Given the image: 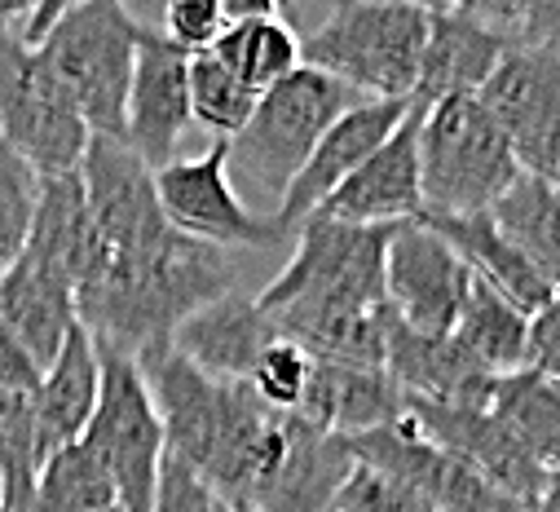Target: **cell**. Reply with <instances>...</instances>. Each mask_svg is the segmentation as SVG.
<instances>
[{
	"mask_svg": "<svg viewBox=\"0 0 560 512\" xmlns=\"http://www.w3.org/2000/svg\"><path fill=\"white\" fill-rule=\"evenodd\" d=\"M269 14H283L273 0H221V19L225 27L234 23H252V19H269Z\"/></svg>",
	"mask_w": 560,
	"mask_h": 512,
	"instance_id": "cell-41",
	"label": "cell"
},
{
	"mask_svg": "<svg viewBox=\"0 0 560 512\" xmlns=\"http://www.w3.org/2000/svg\"><path fill=\"white\" fill-rule=\"evenodd\" d=\"M137 23L119 0H71L58 27L40 40V62L75 102L89 138L124 142V102L137 62Z\"/></svg>",
	"mask_w": 560,
	"mask_h": 512,
	"instance_id": "cell-6",
	"label": "cell"
},
{
	"mask_svg": "<svg viewBox=\"0 0 560 512\" xmlns=\"http://www.w3.org/2000/svg\"><path fill=\"white\" fill-rule=\"evenodd\" d=\"M225 155H230V142H212L203 155L173 160L168 168L155 173V195H160L164 221L177 234L225 247V252L230 247H278V243H288L265 212H256L230 186Z\"/></svg>",
	"mask_w": 560,
	"mask_h": 512,
	"instance_id": "cell-9",
	"label": "cell"
},
{
	"mask_svg": "<svg viewBox=\"0 0 560 512\" xmlns=\"http://www.w3.org/2000/svg\"><path fill=\"white\" fill-rule=\"evenodd\" d=\"M419 106L410 102L406 119L393 138L314 212L345 225H406L424 217V190H419Z\"/></svg>",
	"mask_w": 560,
	"mask_h": 512,
	"instance_id": "cell-17",
	"label": "cell"
},
{
	"mask_svg": "<svg viewBox=\"0 0 560 512\" xmlns=\"http://www.w3.org/2000/svg\"><path fill=\"white\" fill-rule=\"evenodd\" d=\"M486 394H490V384H486ZM486 394L481 398H459V403H406V416L415 420V429L424 438H433L438 446H446L451 455L472 464L503 499H512L521 512H529L542 494L547 473L486 411Z\"/></svg>",
	"mask_w": 560,
	"mask_h": 512,
	"instance_id": "cell-14",
	"label": "cell"
},
{
	"mask_svg": "<svg viewBox=\"0 0 560 512\" xmlns=\"http://www.w3.org/2000/svg\"><path fill=\"white\" fill-rule=\"evenodd\" d=\"M36 199H40V177L0 138V266H10L23 252Z\"/></svg>",
	"mask_w": 560,
	"mask_h": 512,
	"instance_id": "cell-35",
	"label": "cell"
},
{
	"mask_svg": "<svg viewBox=\"0 0 560 512\" xmlns=\"http://www.w3.org/2000/svg\"><path fill=\"white\" fill-rule=\"evenodd\" d=\"M110 508H115V486L84 442L62 446L40 464L27 503V512H110Z\"/></svg>",
	"mask_w": 560,
	"mask_h": 512,
	"instance_id": "cell-30",
	"label": "cell"
},
{
	"mask_svg": "<svg viewBox=\"0 0 560 512\" xmlns=\"http://www.w3.org/2000/svg\"><path fill=\"white\" fill-rule=\"evenodd\" d=\"M23 247L45 256V261H54L75 288L93 275L102 243H97V230H93V217H89V203H84L80 173L40 182V199H36L32 230H27Z\"/></svg>",
	"mask_w": 560,
	"mask_h": 512,
	"instance_id": "cell-25",
	"label": "cell"
},
{
	"mask_svg": "<svg viewBox=\"0 0 560 512\" xmlns=\"http://www.w3.org/2000/svg\"><path fill=\"white\" fill-rule=\"evenodd\" d=\"M151 512H217L212 490L177 459H164L160 473V490H155V508Z\"/></svg>",
	"mask_w": 560,
	"mask_h": 512,
	"instance_id": "cell-39",
	"label": "cell"
},
{
	"mask_svg": "<svg viewBox=\"0 0 560 512\" xmlns=\"http://www.w3.org/2000/svg\"><path fill=\"white\" fill-rule=\"evenodd\" d=\"M358 102L366 97L301 62L288 80H278L256 97V110L243 124V133L230 138V155H225L230 186L234 190L243 186L278 203L292 177L314 155V147L323 142V133Z\"/></svg>",
	"mask_w": 560,
	"mask_h": 512,
	"instance_id": "cell-4",
	"label": "cell"
},
{
	"mask_svg": "<svg viewBox=\"0 0 560 512\" xmlns=\"http://www.w3.org/2000/svg\"><path fill=\"white\" fill-rule=\"evenodd\" d=\"M40 464L36 394H0V512H27Z\"/></svg>",
	"mask_w": 560,
	"mask_h": 512,
	"instance_id": "cell-31",
	"label": "cell"
},
{
	"mask_svg": "<svg viewBox=\"0 0 560 512\" xmlns=\"http://www.w3.org/2000/svg\"><path fill=\"white\" fill-rule=\"evenodd\" d=\"M451 340L486 371V375H512L525 366V340H529V314L516 310L508 296L472 279V292L464 301V314L451 331Z\"/></svg>",
	"mask_w": 560,
	"mask_h": 512,
	"instance_id": "cell-27",
	"label": "cell"
},
{
	"mask_svg": "<svg viewBox=\"0 0 560 512\" xmlns=\"http://www.w3.org/2000/svg\"><path fill=\"white\" fill-rule=\"evenodd\" d=\"M208 54H217L225 71L238 75L252 93H265L301 67V36L283 14H269V19L225 27Z\"/></svg>",
	"mask_w": 560,
	"mask_h": 512,
	"instance_id": "cell-29",
	"label": "cell"
},
{
	"mask_svg": "<svg viewBox=\"0 0 560 512\" xmlns=\"http://www.w3.org/2000/svg\"><path fill=\"white\" fill-rule=\"evenodd\" d=\"M0 327L45 371L58 358L62 340L80 327L75 283L54 261L23 247L10 266H0Z\"/></svg>",
	"mask_w": 560,
	"mask_h": 512,
	"instance_id": "cell-18",
	"label": "cell"
},
{
	"mask_svg": "<svg viewBox=\"0 0 560 512\" xmlns=\"http://www.w3.org/2000/svg\"><path fill=\"white\" fill-rule=\"evenodd\" d=\"M102 389V353L84 327H75L58 358L40 371V389H36V433L45 459L62 446H75L93 420Z\"/></svg>",
	"mask_w": 560,
	"mask_h": 512,
	"instance_id": "cell-23",
	"label": "cell"
},
{
	"mask_svg": "<svg viewBox=\"0 0 560 512\" xmlns=\"http://www.w3.org/2000/svg\"><path fill=\"white\" fill-rule=\"evenodd\" d=\"M225 32V19H221V0H173L164 10V36L186 49L190 58L195 54H208Z\"/></svg>",
	"mask_w": 560,
	"mask_h": 512,
	"instance_id": "cell-37",
	"label": "cell"
},
{
	"mask_svg": "<svg viewBox=\"0 0 560 512\" xmlns=\"http://www.w3.org/2000/svg\"><path fill=\"white\" fill-rule=\"evenodd\" d=\"M278 340L273 323L260 314L256 296L247 292H225L221 301L195 310L177 331H173V353H182L195 371L221 384H247L260 353Z\"/></svg>",
	"mask_w": 560,
	"mask_h": 512,
	"instance_id": "cell-19",
	"label": "cell"
},
{
	"mask_svg": "<svg viewBox=\"0 0 560 512\" xmlns=\"http://www.w3.org/2000/svg\"><path fill=\"white\" fill-rule=\"evenodd\" d=\"M384 375L397 384L406 403H459V398H481L490 375L451 340V336H419L401 327L397 318L388 323V345H384Z\"/></svg>",
	"mask_w": 560,
	"mask_h": 512,
	"instance_id": "cell-22",
	"label": "cell"
},
{
	"mask_svg": "<svg viewBox=\"0 0 560 512\" xmlns=\"http://www.w3.org/2000/svg\"><path fill=\"white\" fill-rule=\"evenodd\" d=\"M97 353H102V389H97V407L80 442L106 468L119 512H151L160 473L168 459L151 384L142 366H137V358L115 353V349H97Z\"/></svg>",
	"mask_w": 560,
	"mask_h": 512,
	"instance_id": "cell-7",
	"label": "cell"
},
{
	"mask_svg": "<svg viewBox=\"0 0 560 512\" xmlns=\"http://www.w3.org/2000/svg\"><path fill=\"white\" fill-rule=\"evenodd\" d=\"M397 225H345L310 217L296 230L288 266L256 292L273 331L301 345L314 362L380 366L388 345L384 252Z\"/></svg>",
	"mask_w": 560,
	"mask_h": 512,
	"instance_id": "cell-1",
	"label": "cell"
},
{
	"mask_svg": "<svg viewBox=\"0 0 560 512\" xmlns=\"http://www.w3.org/2000/svg\"><path fill=\"white\" fill-rule=\"evenodd\" d=\"M310 424H318L331 438H358L371 429H384L406 416V398L380 366H349V362H314L310 394L301 411Z\"/></svg>",
	"mask_w": 560,
	"mask_h": 512,
	"instance_id": "cell-21",
	"label": "cell"
},
{
	"mask_svg": "<svg viewBox=\"0 0 560 512\" xmlns=\"http://www.w3.org/2000/svg\"><path fill=\"white\" fill-rule=\"evenodd\" d=\"M345 451L353 464L393 477L397 486L429 499L438 512H521L472 464H464L459 455H451L446 446L419 433L410 416H401L384 429L345 438Z\"/></svg>",
	"mask_w": 560,
	"mask_h": 512,
	"instance_id": "cell-10",
	"label": "cell"
},
{
	"mask_svg": "<svg viewBox=\"0 0 560 512\" xmlns=\"http://www.w3.org/2000/svg\"><path fill=\"white\" fill-rule=\"evenodd\" d=\"M468 10L508 45V54H560V0H486Z\"/></svg>",
	"mask_w": 560,
	"mask_h": 512,
	"instance_id": "cell-33",
	"label": "cell"
},
{
	"mask_svg": "<svg viewBox=\"0 0 560 512\" xmlns=\"http://www.w3.org/2000/svg\"><path fill=\"white\" fill-rule=\"evenodd\" d=\"M217 512H252V508H230V503H217Z\"/></svg>",
	"mask_w": 560,
	"mask_h": 512,
	"instance_id": "cell-43",
	"label": "cell"
},
{
	"mask_svg": "<svg viewBox=\"0 0 560 512\" xmlns=\"http://www.w3.org/2000/svg\"><path fill=\"white\" fill-rule=\"evenodd\" d=\"M410 102H358L349 106L314 147V155L305 160V168L292 177V186L283 190V199L273 203L269 221L278 225L288 243L296 238V230L393 138V128L406 119Z\"/></svg>",
	"mask_w": 560,
	"mask_h": 512,
	"instance_id": "cell-15",
	"label": "cell"
},
{
	"mask_svg": "<svg viewBox=\"0 0 560 512\" xmlns=\"http://www.w3.org/2000/svg\"><path fill=\"white\" fill-rule=\"evenodd\" d=\"M336 512H438V508L429 499H419L415 490L397 486L393 477L353 464L336 494Z\"/></svg>",
	"mask_w": 560,
	"mask_h": 512,
	"instance_id": "cell-36",
	"label": "cell"
},
{
	"mask_svg": "<svg viewBox=\"0 0 560 512\" xmlns=\"http://www.w3.org/2000/svg\"><path fill=\"white\" fill-rule=\"evenodd\" d=\"M0 138L40 182L80 173L89 151V128L75 102L14 27H0Z\"/></svg>",
	"mask_w": 560,
	"mask_h": 512,
	"instance_id": "cell-8",
	"label": "cell"
},
{
	"mask_svg": "<svg viewBox=\"0 0 560 512\" xmlns=\"http://www.w3.org/2000/svg\"><path fill=\"white\" fill-rule=\"evenodd\" d=\"M477 97L508 138L521 177L560 186V54H503Z\"/></svg>",
	"mask_w": 560,
	"mask_h": 512,
	"instance_id": "cell-11",
	"label": "cell"
},
{
	"mask_svg": "<svg viewBox=\"0 0 560 512\" xmlns=\"http://www.w3.org/2000/svg\"><path fill=\"white\" fill-rule=\"evenodd\" d=\"M256 97L260 93H252L238 75H230L217 54L190 58V115L208 133H217V142H230L243 133V124L256 110Z\"/></svg>",
	"mask_w": 560,
	"mask_h": 512,
	"instance_id": "cell-32",
	"label": "cell"
},
{
	"mask_svg": "<svg viewBox=\"0 0 560 512\" xmlns=\"http://www.w3.org/2000/svg\"><path fill=\"white\" fill-rule=\"evenodd\" d=\"M490 217L521 247V256L538 270V279L556 296L560 292V186L538 182V177H521L490 208Z\"/></svg>",
	"mask_w": 560,
	"mask_h": 512,
	"instance_id": "cell-28",
	"label": "cell"
},
{
	"mask_svg": "<svg viewBox=\"0 0 560 512\" xmlns=\"http://www.w3.org/2000/svg\"><path fill=\"white\" fill-rule=\"evenodd\" d=\"M36 389H40V366L0 327V394H36Z\"/></svg>",
	"mask_w": 560,
	"mask_h": 512,
	"instance_id": "cell-40",
	"label": "cell"
},
{
	"mask_svg": "<svg viewBox=\"0 0 560 512\" xmlns=\"http://www.w3.org/2000/svg\"><path fill=\"white\" fill-rule=\"evenodd\" d=\"M468 292L472 270L438 230L424 221H406L393 230L384 252V296L401 327L419 336H451Z\"/></svg>",
	"mask_w": 560,
	"mask_h": 512,
	"instance_id": "cell-12",
	"label": "cell"
},
{
	"mask_svg": "<svg viewBox=\"0 0 560 512\" xmlns=\"http://www.w3.org/2000/svg\"><path fill=\"white\" fill-rule=\"evenodd\" d=\"M110 512H119V508H110Z\"/></svg>",
	"mask_w": 560,
	"mask_h": 512,
	"instance_id": "cell-44",
	"label": "cell"
},
{
	"mask_svg": "<svg viewBox=\"0 0 560 512\" xmlns=\"http://www.w3.org/2000/svg\"><path fill=\"white\" fill-rule=\"evenodd\" d=\"M238 288L225 247L177 234L173 225L132 252H102L75 288V318L97 349L147 358L173 345V331L203 305Z\"/></svg>",
	"mask_w": 560,
	"mask_h": 512,
	"instance_id": "cell-2",
	"label": "cell"
},
{
	"mask_svg": "<svg viewBox=\"0 0 560 512\" xmlns=\"http://www.w3.org/2000/svg\"><path fill=\"white\" fill-rule=\"evenodd\" d=\"M190 54L168 36L147 32L137 36L132 84L124 102V147L151 173L182 160V142L190 133Z\"/></svg>",
	"mask_w": 560,
	"mask_h": 512,
	"instance_id": "cell-13",
	"label": "cell"
},
{
	"mask_svg": "<svg viewBox=\"0 0 560 512\" xmlns=\"http://www.w3.org/2000/svg\"><path fill=\"white\" fill-rule=\"evenodd\" d=\"M429 230H438L455 252L459 261L472 270V279H481L486 288H494L499 296H508L516 310L534 314L551 301V288L538 279V270L521 256V247L499 230V221L490 212H472V217H419Z\"/></svg>",
	"mask_w": 560,
	"mask_h": 512,
	"instance_id": "cell-24",
	"label": "cell"
},
{
	"mask_svg": "<svg viewBox=\"0 0 560 512\" xmlns=\"http://www.w3.org/2000/svg\"><path fill=\"white\" fill-rule=\"evenodd\" d=\"M529 512H560V468H556V473H547L542 494H538V503H534Z\"/></svg>",
	"mask_w": 560,
	"mask_h": 512,
	"instance_id": "cell-42",
	"label": "cell"
},
{
	"mask_svg": "<svg viewBox=\"0 0 560 512\" xmlns=\"http://www.w3.org/2000/svg\"><path fill=\"white\" fill-rule=\"evenodd\" d=\"M486 411L512 433V442L542 473L560 468V384H551L529 366L512 375H494L486 394Z\"/></svg>",
	"mask_w": 560,
	"mask_h": 512,
	"instance_id": "cell-26",
	"label": "cell"
},
{
	"mask_svg": "<svg viewBox=\"0 0 560 512\" xmlns=\"http://www.w3.org/2000/svg\"><path fill=\"white\" fill-rule=\"evenodd\" d=\"M80 186H84V203H89L102 252L147 247L168 230L155 195V173L124 142L89 138V151L80 160Z\"/></svg>",
	"mask_w": 560,
	"mask_h": 512,
	"instance_id": "cell-16",
	"label": "cell"
},
{
	"mask_svg": "<svg viewBox=\"0 0 560 512\" xmlns=\"http://www.w3.org/2000/svg\"><path fill=\"white\" fill-rule=\"evenodd\" d=\"M525 366L560 384V292L529 314V340H525Z\"/></svg>",
	"mask_w": 560,
	"mask_h": 512,
	"instance_id": "cell-38",
	"label": "cell"
},
{
	"mask_svg": "<svg viewBox=\"0 0 560 512\" xmlns=\"http://www.w3.org/2000/svg\"><path fill=\"white\" fill-rule=\"evenodd\" d=\"M419 190L424 217H472L490 212L516 182L508 138L481 106V97H446L419 106Z\"/></svg>",
	"mask_w": 560,
	"mask_h": 512,
	"instance_id": "cell-5",
	"label": "cell"
},
{
	"mask_svg": "<svg viewBox=\"0 0 560 512\" xmlns=\"http://www.w3.org/2000/svg\"><path fill=\"white\" fill-rule=\"evenodd\" d=\"M508 45L468 10V5H429V40L419 58L415 106H433L446 97H477Z\"/></svg>",
	"mask_w": 560,
	"mask_h": 512,
	"instance_id": "cell-20",
	"label": "cell"
},
{
	"mask_svg": "<svg viewBox=\"0 0 560 512\" xmlns=\"http://www.w3.org/2000/svg\"><path fill=\"white\" fill-rule=\"evenodd\" d=\"M310 375H314V358L301 349V345H292V340H283L278 336L265 353H260V362H256V371H252V380H247V389L269 407V411H301V403H305V394H310Z\"/></svg>",
	"mask_w": 560,
	"mask_h": 512,
	"instance_id": "cell-34",
	"label": "cell"
},
{
	"mask_svg": "<svg viewBox=\"0 0 560 512\" xmlns=\"http://www.w3.org/2000/svg\"><path fill=\"white\" fill-rule=\"evenodd\" d=\"M429 40V5L406 0H340L301 36V62L340 80L366 102H410Z\"/></svg>",
	"mask_w": 560,
	"mask_h": 512,
	"instance_id": "cell-3",
	"label": "cell"
}]
</instances>
